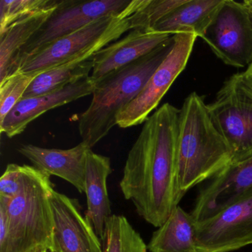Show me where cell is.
I'll list each match as a JSON object with an SVG mask.
<instances>
[{
	"label": "cell",
	"instance_id": "1",
	"mask_svg": "<svg viewBox=\"0 0 252 252\" xmlns=\"http://www.w3.org/2000/svg\"><path fill=\"white\" fill-rule=\"evenodd\" d=\"M179 113L166 103L149 117L129 150L119 184L138 215L157 228L181 200L177 182Z\"/></svg>",
	"mask_w": 252,
	"mask_h": 252
},
{
	"label": "cell",
	"instance_id": "2",
	"mask_svg": "<svg viewBox=\"0 0 252 252\" xmlns=\"http://www.w3.org/2000/svg\"><path fill=\"white\" fill-rule=\"evenodd\" d=\"M232 163L228 144L212 123L207 104L195 92L180 110L177 138V182L180 197Z\"/></svg>",
	"mask_w": 252,
	"mask_h": 252
},
{
	"label": "cell",
	"instance_id": "3",
	"mask_svg": "<svg viewBox=\"0 0 252 252\" xmlns=\"http://www.w3.org/2000/svg\"><path fill=\"white\" fill-rule=\"evenodd\" d=\"M174 35L153 52L128 64L95 85L92 101L79 118L82 142L90 149L117 125L119 113L142 91L156 69L169 55Z\"/></svg>",
	"mask_w": 252,
	"mask_h": 252
},
{
	"label": "cell",
	"instance_id": "4",
	"mask_svg": "<svg viewBox=\"0 0 252 252\" xmlns=\"http://www.w3.org/2000/svg\"><path fill=\"white\" fill-rule=\"evenodd\" d=\"M51 177L34 166L25 165L20 192L11 200L0 198V209L8 222L5 243L0 252H29L54 242V219L50 197L54 190Z\"/></svg>",
	"mask_w": 252,
	"mask_h": 252
},
{
	"label": "cell",
	"instance_id": "5",
	"mask_svg": "<svg viewBox=\"0 0 252 252\" xmlns=\"http://www.w3.org/2000/svg\"><path fill=\"white\" fill-rule=\"evenodd\" d=\"M207 109L212 123L231 150L232 163L252 156V90L241 73L224 82Z\"/></svg>",
	"mask_w": 252,
	"mask_h": 252
},
{
	"label": "cell",
	"instance_id": "6",
	"mask_svg": "<svg viewBox=\"0 0 252 252\" xmlns=\"http://www.w3.org/2000/svg\"><path fill=\"white\" fill-rule=\"evenodd\" d=\"M201 38L227 65L252 63V23L243 2L223 0Z\"/></svg>",
	"mask_w": 252,
	"mask_h": 252
},
{
	"label": "cell",
	"instance_id": "7",
	"mask_svg": "<svg viewBox=\"0 0 252 252\" xmlns=\"http://www.w3.org/2000/svg\"><path fill=\"white\" fill-rule=\"evenodd\" d=\"M131 2L132 0H62L40 30L22 50L14 73L22 60L98 19L120 14L130 5Z\"/></svg>",
	"mask_w": 252,
	"mask_h": 252
},
{
	"label": "cell",
	"instance_id": "8",
	"mask_svg": "<svg viewBox=\"0 0 252 252\" xmlns=\"http://www.w3.org/2000/svg\"><path fill=\"white\" fill-rule=\"evenodd\" d=\"M197 38L193 33L174 35L175 43L172 51L138 96L119 113L117 125L128 128L147 122L150 113L158 106L175 79L185 69Z\"/></svg>",
	"mask_w": 252,
	"mask_h": 252
},
{
	"label": "cell",
	"instance_id": "9",
	"mask_svg": "<svg viewBox=\"0 0 252 252\" xmlns=\"http://www.w3.org/2000/svg\"><path fill=\"white\" fill-rule=\"evenodd\" d=\"M195 243L199 252H231L252 244V188L197 223Z\"/></svg>",
	"mask_w": 252,
	"mask_h": 252
},
{
	"label": "cell",
	"instance_id": "10",
	"mask_svg": "<svg viewBox=\"0 0 252 252\" xmlns=\"http://www.w3.org/2000/svg\"><path fill=\"white\" fill-rule=\"evenodd\" d=\"M122 13L98 19L50 44L36 54L22 60L16 72L36 76L73 60L99 41Z\"/></svg>",
	"mask_w": 252,
	"mask_h": 252
},
{
	"label": "cell",
	"instance_id": "11",
	"mask_svg": "<svg viewBox=\"0 0 252 252\" xmlns=\"http://www.w3.org/2000/svg\"><path fill=\"white\" fill-rule=\"evenodd\" d=\"M54 219L53 244L60 252H103L102 244L77 201L54 191L50 197Z\"/></svg>",
	"mask_w": 252,
	"mask_h": 252
},
{
	"label": "cell",
	"instance_id": "12",
	"mask_svg": "<svg viewBox=\"0 0 252 252\" xmlns=\"http://www.w3.org/2000/svg\"><path fill=\"white\" fill-rule=\"evenodd\" d=\"M252 188V156L232 163L217 174L200 190L191 212L202 222L226 207Z\"/></svg>",
	"mask_w": 252,
	"mask_h": 252
},
{
	"label": "cell",
	"instance_id": "13",
	"mask_svg": "<svg viewBox=\"0 0 252 252\" xmlns=\"http://www.w3.org/2000/svg\"><path fill=\"white\" fill-rule=\"evenodd\" d=\"M95 84L91 77L67 85L51 94L23 98L0 122L1 133L13 138L24 132L29 125L48 110L61 107L94 94Z\"/></svg>",
	"mask_w": 252,
	"mask_h": 252
},
{
	"label": "cell",
	"instance_id": "14",
	"mask_svg": "<svg viewBox=\"0 0 252 252\" xmlns=\"http://www.w3.org/2000/svg\"><path fill=\"white\" fill-rule=\"evenodd\" d=\"M173 35L132 30L126 36L100 50L94 57L91 80L98 83L113 72L135 63L170 39Z\"/></svg>",
	"mask_w": 252,
	"mask_h": 252
},
{
	"label": "cell",
	"instance_id": "15",
	"mask_svg": "<svg viewBox=\"0 0 252 252\" xmlns=\"http://www.w3.org/2000/svg\"><path fill=\"white\" fill-rule=\"evenodd\" d=\"M90 149L81 142L68 150L43 148L27 144L18 149L36 169L46 175L59 177L73 186L80 193L85 191V169Z\"/></svg>",
	"mask_w": 252,
	"mask_h": 252
},
{
	"label": "cell",
	"instance_id": "16",
	"mask_svg": "<svg viewBox=\"0 0 252 252\" xmlns=\"http://www.w3.org/2000/svg\"><path fill=\"white\" fill-rule=\"evenodd\" d=\"M112 173L110 158L96 154L90 150L85 169V191L87 196V219L104 244L107 222L112 216L107 181Z\"/></svg>",
	"mask_w": 252,
	"mask_h": 252
},
{
	"label": "cell",
	"instance_id": "17",
	"mask_svg": "<svg viewBox=\"0 0 252 252\" xmlns=\"http://www.w3.org/2000/svg\"><path fill=\"white\" fill-rule=\"evenodd\" d=\"M223 0H184L158 22L150 32L176 35L193 33L202 37Z\"/></svg>",
	"mask_w": 252,
	"mask_h": 252
},
{
	"label": "cell",
	"instance_id": "18",
	"mask_svg": "<svg viewBox=\"0 0 252 252\" xmlns=\"http://www.w3.org/2000/svg\"><path fill=\"white\" fill-rule=\"evenodd\" d=\"M197 222L191 214L178 206L158 227L147 245L150 252H191L196 249Z\"/></svg>",
	"mask_w": 252,
	"mask_h": 252
},
{
	"label": "cell",
	"instance_id": "19",
	"mask_svg": "<svg viewBox=\"0 0 252 252\" xmlns=\"http://www.w3.org/2000/svg\"><path fill=\"white\" fill-rule=\"evenodd\" d=\"M57 8L46 10L19 20L0 33V82L14 73L22 50Z\"/></svg>",
	"mask_w": 252,
	"mask_h": 252
},
{
	"label": "cell",
	"instance_id": "20",
	"mask_svg": "<svg viewBox=\"0 0 252 252\" xmlns=\"http://www.w3.org/2000/svg\"><path fill=\"white\" fill-rule=\"evenodd\" d=\"M103 252H147L139 233L123 215L110 217L105 231Z\"/></svg>",
	"mask_w": 252,
	"mask_h": 252
},
{
	"label": "cell",
	"instance_id": "21",
	"mask_svg": "<svg viewBox=\"0 0 252 252\" xmlns=\"http://www.w3.org/2000/svg\"><path fill=\"white\" fill-rule=\"evenodd\" d=\"M62 0H1L0 33L19 20L59 6Z\"/></svg>",
	"mask_w": 252,
	"mask_h": 252
},
{
	"label": "cell",
	"instance_id": "22",
	"mask_svg": "<svg viewBox=\"0 0 252 252\" xmlns=\"http://www.w3.org/2000/svg\"><path fill=\"white\" fill-rule=\"evenodd\" d=\"M184 0H143L141 7L129 17L130 30L150 32L163 17L184 2Z\"/></svg>",
	"mask_w": 252,
	"mask_h": 252
},
{
	"label": "cell",
	"instance_id": "23",
	"mask_svg": "<svg viewBox=\"0 0 252 252\" xmlns=\"http://www.w3.org/2000/svg\"><path fill=\"white\" fill-rule=\"evenodd\" d=\"M36 76L17 71L0 82V122L23 98Z\"/></svg>",
	"mask_w": 252,
	"mask_h": 252
},
{
	"label": "cell",
	"instance_id": "24",
	"mask_svg": "<svg viewBox=\"0 0 252 252\" xmlns=\"http://www.w3.org/2000/svg\"><path fill=\"white\" fill-rule=\"evenodd\" d=\"M25 173V165L10 163L0 178V198L11 200L20 192Z\"/></svg>",
	"mask_w": 252,
	"mask_h": 252
},
{
	"label": "cell",
	"instance_id": "25",
	"mask_svg": "<svg viewBox=\"0 0 252 252\" xmlns=\"http://www.w3.org/2000/svg\"><path fill=\"white\" fill-rule=\"evenodd\" d=\"M241 76L246 85L252 90V63L246 67L243 73H241Z\"/></svg>",
	"mask_w": 252,
	"mask_h": 252
},
{
	"label": "cell",
	"instance_id": "26",
	"mask_svg": "<svg viewBox=\"0 0 252 252\" xmlns=\"http://www.w3.org/2000/svg\"><path fill=\"white\" fill-rule=\"evenodd\" d=\"M242 2H243L245 8L247 10L252 23V0H245V1Z\"/></svg>",
	"mask_w": 252,
	"mask_h": 252
},
{
	"label": "cell",
	"instance_id": "27",
	"mask_svg": "<svg viewBox=\"0 0 252 252\" xmlns=\"http://www.w3.org/2000/svg\"><path fill=\"white\" fill-rule=\"evenodd\" d=\"M29 252H49V249L46 246H40L29 251Z\"/></svg>",
	"mask_w": 252,
	"mask_h": 252
},
{
	"label": "cell",
	"instance_id": "28",
	"mask_svg": "<svg viewBox=\"0 0 252 252\" xmlns=\"http://www.w3.org/2000/svg\"><path fill=\"white\" fill-rule=\"evenodd\" d=\"M49 252H59L58 249H57V248H56L55 246H54V244H53L52 247H51V249H49Z\"/></svg>",
	"mask_w": 252,
	"mask_h": 252
},
{
	"label": "cell",
	"instance_id": "29",
	"mask_svg": "<svg viewBox=\"0 0 252 252\" xmlns=\"http://www.w3.org/2000/svg\"><path fill=\"white\" fill-rule=\"evenodd\" d=\"M197 252V250H195V251H193V252Z\"/></svg>",
	"mask_w": 252,
	"mask_h": 252
}]
</instances>
